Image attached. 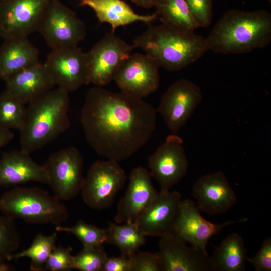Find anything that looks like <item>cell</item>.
I'll return each mask as SVG.
<instances>
[{
    "mask_svg": "<svg viewBox=\"0 0 271 271\" xmlns=\"http://www.w3.org/2000/svg\"><path fill=\"white\" fill-rule=\"evenodd\" d=\"M154 7L164 25L184 32L199 27L185 0H156Z\"/></svg>",
    "mask_w": 271,
    "mask_h": 271,
    "instance_id": "25",
    "label": "cell"
},
{
    "mask_svg": "<svg viewBox=\"0 0 271 271\" xmlns=\"http://www.w3.org/2000/svg\"><path fill=\"white\" fill-rule=\"evenodd\" d=\"M158 193L152 182L149 171L141 166L133 169L126 193L118 203L116 222H135Z\"/></svg>",
    "mask_w": 271,
    "mask_h": 271,
    "instance_id": "19",
    "label": "cell"
},
{
    "mask_svg": "<svg viewBox=\"0 0 271 271\" xmlns=\"http://www.w3.org/2000/svg\"><path fill=\"white\" fill-rule=\"evenodd\" d=\"M20 236L14 220L0 215V263L8 261L20 246Z\"/></svg>",
    "mask_w": 271,
    "mask_h": 271,
    "instance_id": "30",
    "label": "cell"
},
{
    "mask_svg": "<svg viewBox=\"0 0 271 271\" xmlns=\"http://www.w3.org/2000/svg\"><path fill=\"white\" fill-rule=\"evenodd\" d=\"M159 247L164 271H214L207 251L188 246L172 234L160 237Z\"/></svg>",
    "mask_w": 271,
    "mask_h": 271,
    "instance_id": "18",
    "label": "cell"
},
{
    "mask_svg": "<svg viewBox=\"0 0 271 271\" xmlns=\"http://www.w3.org/2000/svg\"><path fill=\"white\" fill-rule=\"evenodd\" d=\"M44 64L56 86L68 92L90 83L86 53L78 46L51 50Z\"/></svg>",
    "mask_w": 271,
    "mask_h": 271,
    "instance_id": "13",
    "label": "cell"
},
{
    "mask_svg": "<svg viewBox=\"0 0 271 271\" xmlns=\"http://www.w3.org/2000/svg\"><path fill=\"white\" fill-rule=\"evenodd\" d=\"M134 48L114 32L106 33L86 52L90 83L100 87L109 84Z\"/></svg>",
    "mask_w": 271,
    "mask_h": 271,
    "instance_id": "9",
    "label": "cell"
},
{
    "mask_svg": "<svg viewBox=\"0 0 271 271\" xmlns=\"http://www.w3.org/2000/svg\"><path fill=\"white\" fill-rule=\"evenodd\" d=\"M38 49L27 36L4 39L0 47V80L5 81L13 74L39 62Z\"/></svg>",
    "mask_w": 271,
    "mask_h": 271,
    "instance_id": "22",
    "label": "cell"
},
{
    "mask_svg": "<svg viewBox=\"0 0 271 271\" xmlns=\"http://www.w3.org/2000/svg\"><path fill=\"white\" fill-rule=\"evenodd\" d=\"M156 112L143 99L95 86L86 94L80 121L95 152L119 162L149 140L156 127Z\"/></svg>",
    "mask_w": 271,
    "mask_h": 271,
    "instance_id": "1",
    "label": "cell"
},
{
    "mask_svg": "<svg viewBox=\"0 0 271 271\" xmlns=\"http://www.w3.org/2000/svg\"><path fill=\"white\" fill-rule=\"evenodd\" d=\"M1 1V0H0Z\"/></svg>",
    "mask_w": 271,
    "mask_h": 271,
    "instance_id": "40",
    "label": "cell"
},
{
    "mask_svg": "<svg viewBox=\"0 0 271 271\" xmlns=\"http://www.w3.org/2000/svg\"><path fill=\"white\" fill-rule=\"evenodd\" d=\"M58 232H64L75 235L82 243L83 246L102 247L106 242V229L88 224L80 220L72 227L56 226Z\"/></svg>",
    "mask_w": 271,
    "mask_h": 271,
    "instance_id": "29",
    "label": "cell"
},
{
    "mask_svg": "<svg viewBox=\"0 0 271 271\" xmlns=\"http://www.w3.org/2000/svg\"><path fill=\"white\" fill-rule=\"evenodd\" d=\"M193 195L200 211L211 215L226 213L237 201L235 192L222 171L198 178L193 187Z\"/></svg>",
    "mask_w": 271,
    "mask_h": 271,
    "instance_id": "17",
    "label": "cell"
},
{
    "mask_svg": "<svg viewBox=\"0 0 271 271\" xmlns=\"http://www.w3.org/2000/svg\"><path fill=\"white\" fill-rule=\"evenodd\" d=\"M189 163L182 139L172 134L168 136L148 159L151 176L168 191L186 174Z\"/></svg>",
    "mask_w": 271,
    "mask_h": 271,
    "instance_id": "12",
    "label": "cell"
},
{
    "mask_svg": "<svg viewBox=\"0 0 271 271\" xmlns=\"http://www.w3.org/2000/svg\"><path fill=\"white\" fill-rule=\"evenodd\" d=\"M15 269V267L7 261L0 263V271H10Z\"/></svg>",
    "mask_w": 271,
    "mask_h": 271,
    "instance_id": "39",
    "label": "cell"
},
{
    "mask_svg": "<svg viewBox=\"0 0 271 271\" xmlns=\"http://www.w3.org/2000/svg\"><path fill=\"white\" fill-rule=\"evenodd\" d=\"M102 247L83 246L74 256L75 269L81 271H102L107 258Z\"/></svg>",
    "mask_w": 271,
    "mask_h": 271,
    "instance_id": "31",
    "label": "cell"
},
{
    "mask_svg": "<svg viewBox=\"0 0 271 271\" xmlns=\"http://www.w3.org/2000/svg\"><path fill=\"white\" fill-rule=\"evenodd\" d=\"M51 50L78 46L86 26L76 13L59 0H51L37 29Z\"/></svg>",
    "mask_w": 271,
    "mask_h": 271,
    "instance_id": "8",
    "label": "cell"
},
{
    "mask_svg": "<svg viewBox=\"0 0 271 271\" xmlns=\"http://www.w3.org/2000/svg\"><path fill=\"white\" fill-rule=\"evenodd\" d=\"M71 247H55L49 256L44 270L68 271L75 269Z\"/></svg>",
    "mask_w": 271,
    "mask_h": 271,
    "instance_id": "32",
    "label": "cell"
},
{
    "mask_svg": "<svg viewBox=\"0 0 271 271\" xmlns=\"http://www.w3.org/2000/svg\"><path fill=\"white\" fill-rule=\"evenodd\" d=\"M14 137L10 130L0 128V148L8 144Z\"/></svg>",
    "mask_w": 271,
    "mask_h": 271,
    "instance_id": "37",
    "label": "cell"
},
{
    "mask_svg": "<svg viewBox=\"0 0 271 271\" xmlns=\"http://www.w3.org/2000/svg\"><path fill=\"white\" fill-rule=\"evenodd\" d=\"M177 191L161 190L142 211L135 223L146 236L163 237L170 234L181 202Z\"/></svg>",
    "mask_w": 271,
    "mask_h": 271,
    "instance_id": "16",
    "label": "cell"
},
{
    "mask_svg": "<svg viewBox=\"0 0 271 271\" xmlns=\"http://www.w3.org/2000/svg\"><path fill=\"white\" fill-rule=\"evenodd\" d=\"M138 6L144 8L154 7L156 0H130Z\"/></svg>",
    "mask_w": 271,
    "mask_h": 271,
    "instance_id": "38",
    "label": "cell"
},
{
    "mask_svg": "<svg viewBox=\"0 0 271 271\" xmlns=\"http://www.w3.org/2000/svg\"><path fill=\"white\" fill-rule=\"evenodd\" d=\"M133 41L159 67L178 71L198 60L208 50L205 38L194 32H184L163 24H149Z\"/></svg>",
    "mask_w": 271,
    "mask_h": 271,
    "instance_id": "4",
    "label": "cell"
},
{
    "mask_svg": "<svg viewBox=\"0 0 271 271\" xmlns=\"http://www.w3.org/2000/svg\"><path fill=\"white\" fill-rule=\"evenodd\" d=\"M7 90L0 94V128L20 130L25 118V105Z\"/></svg>",
    "mask_w": 271,
    "mask_h": 271,
    "instance_id": "28",
    "label": "cell"
},
{
    "mask_svg": "<svg viewBox=\"0 0 271 271\" xmlns=\"http://www.w3.org/2000/svg\"><path fill=\"white\" fill-rule=\"evenodd\" d=\"M102 271H131L130 259L122 256L107 257Z\"/></svg>",
    "mask_w": 271,
    "mask_h": 271,
    "instance_id": "36",
    "label": "cell"
},
{
    "mask_svg": "<svg viewBox=\"0 0 271 271\" xmlns=\"http://www.w3.org/2000/svg\"><path fill=\"white\" fill-rule=\"evenodd\" d=\"M205 40L208 50L223 54L264 48L271 41V14L265 10L228 11Z\"/></svg>",
    "mask_w": 271,
    "mask_h": 271,
    "instance_id": "2",
    "label": "cell"
},
{
    "mask_svg": "<svg viewBox=\"0 0 271 271\" xmlns=\"http://www.w3.org/2000/svg\"><path fill=\"white\" fill-rule=\"evenodd\" d=\"M158 65L147 54H131L121 64L113 80L121 92L143 99L159 86Z\"/></svg>",
    "mask_w": 271,
    "mask_h": 271,
    "instance_id": "11",
    "label": "cell"
},
{
    "mask_svg": "<svg viewBox=\"0 0 271 271\" xmlns=\"http://www.w3.org/2000/svg\"><path fill=\"white\" fill-rule=\"evenodd\" d=\"M51 0H1L0 37L28 36L37 31Z\"/></svg>",
    "mask_w": 271,
    "mask_h": 271,
    "instance_id": "15",
    "label": "cell"
},
{
    "mask_svg": "<svg viewBox=\"0 0 271 271\" xmlns=\"http://www.w3.org/2000/svg\"><path fill=\"white\" fill-rule=\"evenodd\" d=\"M106 229V242L116 246L121 256L130 258L146 241V236L135 222L118 225L109 222Z\"/></svg>",
    "mask_w": 271,
    "mask_h": 271,
    "instance_id": "26",
    "label": "cell"
},
{
    "mask_svg": "<svg viewBox=\"0 0 271 271\" xmlns=\"http://www.w3.org/2000/svg\"><path fill=\"white\" fill-rule=\"evenodd\" d=\"M48 183L54 195L68 201L81 192L84 177V161L80 151L70 146L52 153L43 165Z\"/></svg>",
    "mask_w": 271,
    "mask_h": 271,
    "instance_id": "7",
    "label": "cell"
},
{
    "mask_svg": "<svg viewBox=\"0 0 271 271\" xmlns=\"http://www.w3.org/2000/svg\"><path fill=\"white\" fill-rule=\"evenodd\" d=\"M126 180L125 172L119 162L108 159L97 161L84 178L81 190L83 200L93 209L108 208Z\"/></svg>",
    "mask_w": 271,
    "mask_h": 271,
    "instance_id": "6",
    "label": "cell"
},
{
    "mask_svg": "<svg viewBox=\"0 0 271 271\" xmlns=\"http://www.w3.org/2000/svg\"><path fill=\"white\" fill-rule=\"evenodd\" d=\"M247 220V218H243L220 224L212 223L202 217L196 203L187 199L181 201L178 214L170 234L192 246L206 251L209 240L219 233L223 228Z\"/></svg>",
    "mask_w": 271,
    "mask_h": 271,
    "instance_id": "14",
    "label": "cell"
},
{
    "mask_svg": "<svg viewBox=\"0 0 271 271\" xmlns=\"http://www.w3.org/2000/svg\"><path fill=\"white\" fill-rule=\"evenodd\" d=\"M0 211L14 220L33 224L60 225L66 221V207L54 195L38 187L15 186L0 197Z\"/></svg>",
    "mask_w": 271,
    "mask_h": 271,
    "instance_id": "5",
    "label": "cell"
},
{
    "mask_svg": "<svg viewBox=\"0 0 271 271\" xmlns=\"http://www.w3.org/2000/svg\"><path fill=\"white\" fill-rule=\"evenodd\" d=\"M69 92L58 87L28 103L19 130L21 150L30 154L39 150L69 128Z\"/></svg>",
    "mask_w": 271,
    "mask_h": 271,
    "instance_id": "3",
    "label": "cell"
},
{
    "mask_svg": "<svg viewBox=\"0 0 271 271\" xmlns=\"http://www.w3.org/2000/svg\"><path fill=\"white\" fill-rule=\"evenodd\" d=\"M57 234L55 232L49 235L38 234L31 246L18 253H15L8 258V261L27 257L31 260L30 269L33 271L44 270L45 264L55 248Z\"/></svg>",
    "mask_w": 271,
    "mask_h": 271,
    "instance_id": "27",
    "label": "cell"
},
{
    "mask_svg": "<svg viewBox=\"0 0 271 271\" xmlns=\"http://www.w3.org/2000/svg\"><path fill=\"white\" fill-rule=\"evenodd\" d=\"M130 259L131 271H164L159 251L154 253L137 251Z\"/></svg>",
    "mask_w": 271,
    "mask_h": 271,
    "instance_id": "33",
    "label": "cell"
},
{
    "mask_svg": "<svg viewBox=\"0 0 271 271\" xmlns=\"http://www.w3.org/2000/svg\"><path fill=\"white\" fill-rule=\"evenodd\" d=\"M199 27H207L212 22L213 0H185Z\"/></svg>",
    "mask_w": 271,
    "mask_h": 271,
    "instance_id": "34",
    "label": "cell"
},
{
    "mask_svg": "<svg viewBox=\"0 0 271 271\" xmlns=\"http://www.w3.org/2000/svg\"><path fill=\"white\" fill-rule=\"evenodd\" d=\"M202 99L198 86L181 79L169 87L161 97L157 111L171 133L176 134L188 122Z\"/></svg>",
    "mask_w": 271,
    "mask_h": 271,
    "instance_id": "10",
    "label": "cell"
},
{
    "mask_svg": "<svg viewBox=\"0 0 271 271\" xmlns=\"http://www.w3.org/2000/svg\"><path fill=\"white\" fill-rule=\"evenodd\" d=\"M79 5L91 8L101 23L110 25L113 32L119 27L138 21L151 24L158 17L156 12L148 15L137 14L123 0H80Z\"/></svg>",
    "mask_w": 271,
    "mask_h": 271,
    "instance_id": "23",
    "label": "cell"
},
{
    "mask_svg": "<svg viewBox=\"0 0 271 271\" xmlns=\"http://www.w3.org/2000/svg\"><path fill=\"white\" fill-rule=\"evenodd\" d=\"M211 258L214 271H244L248 257L242 238L232 233L215 248Z\"/></svg>",
    "mask_w": 271,
    "mask_h": 271,
    "instance_id": "24",
    "label": "cell"
},
{
    "mask_svg": "<svg viewBox=\"0 0 271 271\" xmlns=\"http://www.w3.org/2000/svg\"><path fill=\"white\" fill-rule=\"evenodd\" d=\"M4 81L6 89L25 104L56 86L44 63L39 62L13 74Z\"/></svg>",
    "mask_w": 271,
    "mask_h": 271,
    "instance_id": "21",
    "label": "cell"
},
{
    "mask_svg": "<svg viewBox=\"0 0 271 271\" xmlns=\"http://www.w3.org/2000/svg\"><path fill=\"white\" fill-rule=\"evenodd\" d=\"M32 181L47 185L43 165H38L30 153L21 150L3 153L0 158V187L17 186Z\"/></svg>",
    "mask_w": 271,
    "mask_h": 271,
    "instance_id": "20",
    "label": "cell"
},
{
    "mask_svg": "<svg viewBox=\"0 0 271 271\" xmlns=\"http://www.w3.org/2000/svg\"><path fill=\"white\" fill-rule=\"evenodd\" d=\"M249 261L256 271L271 270V238L264 240L262 245L255 256L248 258Z\"/></svg>",
    "mask_w": 271,
    "mask_h": 271,
    "instance_id": "35",
    "label": "cell"
}]
</instances>
